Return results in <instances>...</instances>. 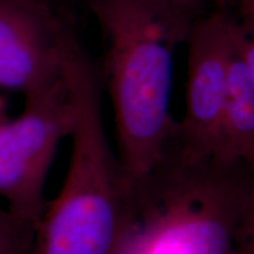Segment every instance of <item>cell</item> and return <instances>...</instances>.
Wrapping results in <instances>:
<instances>
[{"label":"cell","instance_id":"6da1fadb","mask_svg":"<svg viewBox=\"0 0 254 254\" xmlns=\"http://www.w3.org/2000/svg\"><path fill=\"white\" fill-rule=\"evenodd\" d=\"M103 41L99 65L112 105L117 157L128 183L148 173L178 122L171 116L173 56L193 23L164 0H81Z\"/></svg>","mask_w":254,"mask_h":254},{"label":"cell","instance_id":"7a4b0ae2","mask_svg":"<svg viewBox=\"0 0 254 254\" xmlns=\"http://www.w3.org/2000/svg\"><path fill=\"white\" fill-rule=\"evenodd\" d=\"M64 34V55L75 99L71 157L58 195L45 206L30 254H114L129 183L113 151L103 117L100 67L75 21Z\"/></svg>","mask_w":254,"mask_h":254},{"label":"cell","instance_id":"3957f363","mask_svg":"<svg viewBox=\"0 0 254 254\" xmlns=\"http://www.w3.org/2000/svg\"><path fill=\"white\" fill-rule=\"evenodd\" d=\"M174 134L150 172L129 183L114 254L233 252L247 165L190 157Z\"/></svg>","mask_w":254,"mask_h":254},{"label":"cell","instance_id":"277c9868","mask_svg":"<svg viewBox=\"0 0 254 254\" xmlns=\"http://www.w3.org/2000/svg\"><path fill=\"white\" fill-rule=\"evenodd\" d=\"M74 122V92L63 37L58 75L25 94L20 116L0 125V198L9 211L36 226L46 206L44 187L57 148L71 135Z\"/></svg>","mask_w":254,"mask_h":254},{"label":"cell","instance_id":"5b68a950","mask_svg":"<svg viewBox=\"0 0 254 254\" xmlns=\"http://www.w3.org/2000/svg\"><path fill=\"white\" fill-rule=\"evenodd\" d=\"M237 27L231 11H219L195 20L187 37L186 107L176 139L193 158L209 159L217 152Z\"/></svg>","mask_w":254,"mask_h":254},{"label":"cell","instance_id":"8992f818","mask_svg":"<svg viewBox=\"0 0 254 254\" xmlns=\"http://www.w3.org/2000/svg\"><path fill=\"white\" fill-rule=\"evenodd\" d=\"M69 15L49 0H0V88L26 94L58 75Z\"/></svg>","mask_w":254,"mask_h":254},{"label":"cell","instance_id":"52a82bcc","mask_svg":"<svg viewBox=\"0 0 254 254\" xmlns=\"http://www.w3.org/2000/svg\"><path fill=\"white\" fill-rule=\"evenodd\" d=\"M238 23L227 72L220 135L214 157L225 163L254 165V84L240 53Z\"/></svg>","mask_w":254,"mask_h":254},{"label":"cell","instance_id":"ba28073f","mask_svg":"<svg viewBox=\"0 0 254 254\" xmlns=\"http://www.w3.org/2000/svg\"><path fill=\"white\" fill-rule=\"evenodd\" d=\"M36 225L0 207V254H30Z\"/></svg>","mask_w":254,"mask_h":254},{"label":"cell","instance_id":"9c48e42d","mask_svg":"<svg viewBox=\"0 0 254 254\" xmlns=\"http://www.w3.org/2000/svg\"><path fill=\"white\" fill-rule=\"evenodd\" d=\"M232 254H254V165H247Z\"/></svg>","mask_w":254,"mask_h":254},{"label":"cell","instance_id":"30bf717a","mask_svg":"<svg viewBox=\"0 0 254 254\" xmlns=\"http://www.w3.org/2000/svg\"><path fill=\"white\" fill-rule=\"evenodd\" d=\"M174 11L194 23L214 12L230 11L233 5L245 4L247 0H164Z\"/></svg>","mask_w":254,"mask_h":254},{"label":"cell","instance_id":"8fae6325","mask_svg":"<svg viewBox=\"0 0 254 254\" xmlns=\"http://www.w3.org/2000/svg\"><path fill=\"white\" fill-rule=\"evenodd\" d=\"M241 24L240 32V53L249 74L254 84V30L246 21Z\"/></svg>","mask_w":254,"mask_h":254},{"label":"cell","instance_id":"7c38bea8","mask_svg":"<svg viewBox=\"0 0 254 254\" xmlns=\"http://www.w3.org/2000/svg\"><path fill=\"white\" fill-rule=\"evenodd\" d=\"M240 9L241 13H243L244 21H246L254 30V6L250 2H246V4L240 6Z\"/></svg>","mask_w":254,"mask_h":254},{"label":"cell","instance_id":"4fadbf2b","mask_svg":"<svg viewBox=\"0 0 254 254\" xmlns=\"http://www.w3.org/2000/svg\"><path fill=\"white\" fill-rule=\"evenodd\" d=\"M6 120H8L7 106H6V101L4 98L0 95V125H1V124H4Z\"/></svg>","mask_w":254,"mask_h":254},{"label":"cell","instance_id":"5bb4252c","mask_svg":"<svg viewBox=\"0 0 254 254\" xmlns=\"http://www.w3.org/2000/svg\"><path fill=\"white\" fill-rule=\"evenodd\" d=\"M49 1L53 2V4L62 6V7H66V4H67L68 0H49Z\"/></svg>","mask_w":254,"mask_h":254},{"label":"cell","instance_id":"9a60e30c","mask_svg":"<svg viewBox=\"0 0 254 254\" xmlns=\"http://www.w3.org/2000/svg\"><path fill=\"white\" fill-rule=\"evenodd\" d=\"M246 2H250V4H252L254 6V0H247ZM246 2H245V4H246Z\"/></svg>","mask_w":254,"mask_h":254}]
</instances>
